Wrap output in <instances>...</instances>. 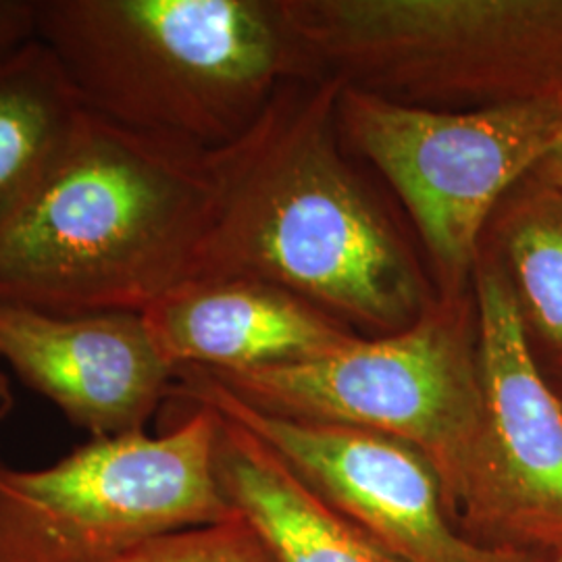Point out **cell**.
Instances as JSON below:
<instances>
[{
  "label": "cell",
  "instance_id": "6da1fadb",
  "mask_svg": "<svg viewBox=\"0 0 562 562\" xmlns=\"http://www.w3.org/2000/svg\"><path fill=\"white\" fill-rule=\"evenodd\" d=\"M340 80L302 104L276 92L209 153L213 199L188 281L255 280L392 334L425 313L422 283L329 136Z\"/></svg>",
  "mask_w": 562,
  "mask_h": 562
},
{
  "label": "cell",
  "instance_id": "7a4b0ae2",
  "mask_svg": "<svg viewBox=\"0 0 562 562\" xmlns=\"http://www.w3.org/2000/svg\"><path fill=\"white\" fill-rule=\"evenodd\" d=\"M209 153L86 111L59 167L0 240V302L130 311L190 278L209 222Z\"/></svg>",
  "mask_w": 562,
  "mask_h": 562
},
{
  "label": "cell",
  "instance_id": "3957f363",
  "mask_svg": "<svg viewBox=\"0 0 562 562\" xmlns=\"http://www.w3.org/2000/svg\"><path fill=\"white\" fill-rule=\"evenodd\" d=\"M86 111L204 153L238 140L299 63L278 2L36 0Z\"/></svg>",
  "mask_w": 562,
  "mask_h": 562
},
{
  "label": "cell",
  "instance_id": "277c9868",
  "mask_svg": "<svg viewBox=\"0 0 562 562\" xmlns=\"http://www.w3.org/2000/svg\"><path fill=\"white\" fill-rule=\"evenodd\" d=\"M469 325L448 296L419 322L380 340L355 338L308 361L202 371L262 413L338 423L411 443L438 469L457 521L483 423L477 327Z\"/></svg>",
  "mask_w": 562,
  "mask_h": 562
},
{
  "label": "cell",
  "instance_id": "5b68a950",
  "mask_svg": "<svg viewBox=\"0 0 562 562\" xmlns=\"http://www.w3.org/2000/svg\"><path fill=\"white\" fill-rule=\"evenodd\" d=\"M220 415L202 404L162 436H99L42 469L0 464V562H106L238 510L215 473Z\"/></svg>",
  "mask_w": 562,
  "mask_h": 562
},
{
  "label": "cell",
  "instance_id": "8992f818",
  "mask_svg": "<svg viewBox=\"0 0 562 562\" xmlns=\"http://www.w3.org/2000/svg\"><path fill=\"white\" fill-rule=\"evenodd\" d=\"M340 83L348 134L396 188L450 288L461 283L492 209L561 138L562 99L438 111Z\"/></svg>",
  "mask_w": 562,
  "mask_h": 562
},
{
  "label": "cell",
  "instance_id": "52a82bcc",
  "mask_svg": "<svg viewBox=\"0 0 562 562\" xmlns=\"http://www.w3.org/2000/svg\"><path fill=\"white\" fill-rule=\"evenodd\" d=\"M477 367L482 440L457 525L487 550L562 557V401L543 378L513 283L480 267Z\"/></svg>",
  "mask_w": 562,
  "mask_h": 562
},
{
  "label": "cell",
  "instance_id": "ba28073f",
  "mask_svg": "<svg viewBox=\"0 0 562 562\" xmlns=\"http://www.w3.org/2000/svg\"><path fill=\"white\" fill-rule=\"evenodd\" d=\"M169 396L246 427L344 521L398 562H543L467 540L438 469L411 443L338 423L262 413L196 367L176 371Z\"/></svg>",
  "mask_w": 562,
  "mask_h": 562
},
{
  "label": "cell",
  "instance_id": "9c48e42d",
  "mask_svg": "<svg viewBox=\"0 0 562 562\" xmlns=\"http://www.w3.org/2000/svg\"><path fill=\"white\" fill-rule=\"evenodd\" d=\"M0 361L92 438L144 431L176 380L130 311L57 315L0 302Z\"/></svg>",
  "mask_w": 562,
  "mask_h": 562
},
{
  "label": "cell",
  "instance_id": "30bf717a",
  "mask_svg": "<svg viewBox=\"0 0 562 562\" xmlns=\"http://www.w3.org/2000/svg\"><path fill=\"white\" fill-rule=\"evenodd\" d=\"M142 317L176 371H246L308 361L355 340L299 296L255 280L186 281Z\"/></svg>",
  "mask_w": 562,
  "mask_h": 562
},
{
  "label": "cell",
  "instance_id": "8fae6325",
  "mask_svg": "<svg viewBox=\"0 0 562 562\" xmlns=\"http://www.w3.org/2000/svg\"><path fill=\"white\" fill-rule=\"evenodd\" d=\"M215 473L225 501L257 527L280 562H398L313 494L267 443L223 415Z\"/></svg>",
  "mask_w": 562,
  "mask_h": 562
},
{
  "label": "cell",
  "instance_id": "7c38bea8",
  "mask_svg": "<svg viewBox=\"0 0 562 562\" xmlns=\"http://www.w3.org/2000/svg\"><path fill=\"white\" fill-rule=\"evenodd\" d=\"M86 109L38 38L0 59V240L69 150Z\"/></svg>",
  "mask_w": 562,
  "mask_h": 562
},
{
  "label": "cell",
  "instance_id": "4fadbf2b",
  "mask_svg": "<svg viewBox=\"0 0 562 562\" xmlns=\"http://www.w3.org/2000/svg\"><path fill=\"white\" fill-rule=\"evenodd\" d=\"M506 252L529 317L562 352V194L527 199L506 227Z\"/></svg>",
  "mask_w": 562,
  "mask_h": 562
},
{
  "label": "cell",
  "instance_id": "5bb4252c",
  "mask_svg": "<svg viewBox=\"0 0 562 562\" xmlns=\"http://www.w3.org/2000/svg\"><path fill=\"white\" fill-rule=\"evenodd\" d=\"M106 562H280L241 513L220 522L167 531Z\"/></svg>",
  "mask_w": 562,
  "mask_h": 562
},
{
  "label": "cell",
  "instance_id": "9a60e30c",
  "mask_svg": "<svg viewBox=\"0 0 562 562\" xmlns=\"http://www.w3.org/2000/svg\"><path fill=\"white\" fill-rule=\"evenodd\" d=\"M36 38V0H0V59Z\"/></svg>",
  "mask_w": 562,
  "mask_h": 562
},
{
  "label": "cell",
  "instance_id": "2e32d148",
  "mask_svg": "<svg viewBox=\"0 0 562 562\" xmlns=\"http://www.w3.org/2000/svg\"><path fill=\"white\" fill-rule=\"evenodd\" d=\"M538 171L548 188L562 194V136L554 144V148L546 155V159L538 165Z\"/></svg>",
  "mask_w": 562,
  "mask_h": 562
},
{
  "label": "cell",
  "instance_id": "e0dca14e",
  "mask_svg": "<svg viewBox=\"0 0 562 562\" xmlns=\"http://www.w3.org/2000/svg\"><path fill=\"white\" fill-rule=\"evenodd\" d=\"M13 390H11V382L7 378V373L0 369V419H4L11 411H13Z\"/></svg>",
  "mask_w": 562,
  "mask_h": 562
},
{
  "label": "cell",
  "instance_id": "ac0fdd59",
  "mask_svg": "<svg viewBox=\"0 0 562 562\" xmlns=\"http://www.w3.org/2000/svg\"><path fill=\"white\" fill-rule=\"evenodd\" d=\"M552 562H562V557H561V559H557V561H552Z\"/></svg>",
  "mask_w": 562,
  "mask_h": 562
}]
</instances>
